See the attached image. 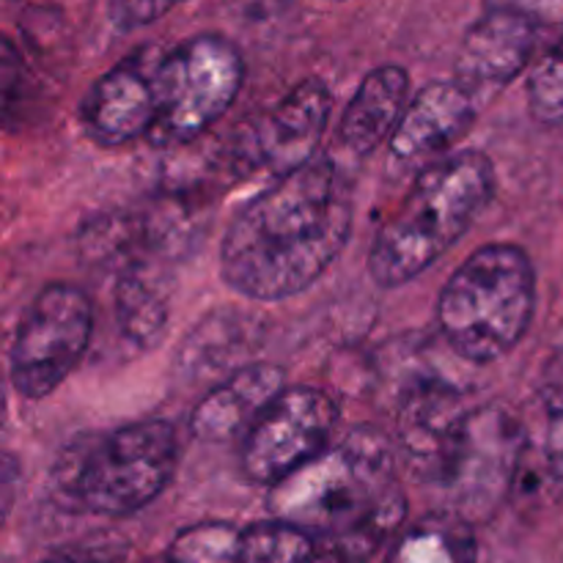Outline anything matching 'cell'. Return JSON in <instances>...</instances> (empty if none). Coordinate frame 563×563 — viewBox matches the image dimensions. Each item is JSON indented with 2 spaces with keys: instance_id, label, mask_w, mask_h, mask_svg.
I'll use <instances>...</instances> for the list:
<instances>
[{
  "instance_id": "6da1fadb",
  "label": "cell",
  "mask_w": 563,
  "mask_h": 563,
  "mask_svg": "<svg viewBox=\"0 0 563 563\" xmlns=\"http://www.w3.org/2000/svg\"><path fill=\"white\" fill-rule=\"evenodd\" d=\"M352 223L355 201L339 165L313 157L236 212L220 245V275L247 300L295 297L344 253Z\"/></svg>"
},
{
  "instance_id": "7a4b0ae2",
  "label": "cell",
  "mask_w": 563,
  "mask_h": 563,
  "mask_svg": "<svg viewBox=\"0 0 563 563\" xmlns=\"http://www.w3.org/2000/svg\"><path fill=\"white\" fill-rule=\"evenodd\" d=\"M267 506L273 517L333 539L335 550L363 563L407 515L394 440L374 427H355L269 487Z\"/></svg>"
},
{
  "instance_id": "3957f363",
  "label": "cell",
  "mask_w": 563,
  "mask_h": 563,
  "mask_svg": "<svg viewBox=\"0 0 563 563\" xmlns=\"http://www.w3.org/2000/svg\"><path fill=\"white\" fill-rule=\"evenodd\" d=\"M495 165L476 148L445 154L412 181L368 251V275L396 289L427 273L467 234L495 196Z\"/></svg>"
},
{
  "instance_id": "277c9868",
  "label": "cell",
  "mask_w": 563,
  "mask_h": 563,
  "mask_svg": "<svg viewBox=\"0 0 563 563\" xmlns=\"http://www.w3.org/2000/svg\"><path fill=\"white\" fill-rule=\"evenodd\" d=\"M533 311V262L511 242H493L473 251L438 297V324L445 344L476 366L509 355L531 330Z\"/></svg>"
},
{
  "instance_id": "5b68a950",
  "label": "cell",
  "mask_w": 563,
  "mask_h": 563,
  "mask_svg": "<svg viewBox=\"0 0 563 563\" xmlns=\"http://www.w3.org/2000/svg\"><path fill=\"white\" fill-rule=\"evenodd\" d=\"M179 467V438L168 421L126 423L69 460L66 498L88 515L126 517L163 495Z\"/></svg>"
},
{
  "instance_id": "8992f818",
  "label": "cell",
  "mask_w": 563,
  "mask_h": 563,
  "mask_svg": "<svg viewBox=\"0 0 563 563\" xmlns=\"http://www.w3.org/2000/svg\"><path fill=\"white\" fill-rule=\"evenodd\" d=\"M157 115L146 141L179 148L218 124L240 97L245 60L240 47L218 33H201L176 44L152 66Z\"/></svg>"
},
{
  "instance_id": "52a82bcc",
  "label": "cell",
  "mask_w": 563,
  "mask_h": 563,
  "mask_svg": "<svg viewBox=\"0 0 563 563\" xmlns=\"http://www.w3.org/2000/svg\"><path fill=\"white\" fill-rule=\"evenodd\" d=\"M93 308L86 291L49 284L33 297L16 324L9 352L11 388L38 401L66 383L91 346Z\"/></svg>"
},
{
  "instance_id": "ba28073f",
  "label": "cell",
  "mask_w": 563,
  "mask_h": 563,
  "mask_svg": "<svg viewBox=\"0 0 563 563\" xmlns=\"http://www.w3.org/2000/svg\"><path fill=\"white\" fill-rule=\"evenodd\" d=\"M339 427V407L319 388H289L256 418L242 440L240 465L253 484L275 487L317 460Z\"/></svg>"
},
{
  "instance_id": "9c48e42d",
  "label": "cell",
  "mask_w": 563,
  "mask_h": 563,
  "mask_svg": "<svg viewBox=\"0 0 563 563\" xmlns=\"http://www.w3.org/2000/svg\"><path fill=\"white\" fill-rule=\"evenodd\" d=\"M333 93L317 77L297 82L280 102L247 121L231 143L234 174L267 170L275 179L313 159L328 130Z\"/></svg>"
},
{
  "instance_id": "30bf717a",
  "label": "cell",
  "mask_w": 563,
  "mask_h": 563,
  "mask_svg": "<svg viewBox=\"0 0 563 563\" xmlns=\"http://www.w3.org/2000/svg\"><path fill=\"white\" fill-rule=\"evenodd\" d=\"M465 396L445 383H418L396 412V460L418 482L445 487L454 476L473 421Z\"/></svg>"
},
{
  "instance_id": "8fae6325",
  "label": "cell",
  "mask_w": 563,
  "mask_h": 563,
  "mask_svg": "<svg viewBox=\"0 0 563 563\" xmlns=\"http://www.w3.org/2000/svg\"><path fill=\"white\" fill-rule=\"evenodd\" d=\"M563 500V388L548 385L517 416L509 504L526 520Z\"/></svg>"
},
{
  "instance_id": "7c38bea8",
  "label": "cell",
  "mask_w": 563,
  "mask_h": 563,
  "mask_svg": "<svg viewBox=\"0 0 563 563\" xmlns=\"http://www.w3.org/2000/svg\"><path fill=\"white\" fill-rule=\"evenodd\" d=\"M473 121L476 93L465 82H429L410 99L390 135V159L399 165L434 163L471 132Z\"/></svg>"
},
{
  "instance_id": "4fadbf2b",
  "label": "cell",
  "mask_w": 563,
  "mask_h": 563,
  "mask_svg": "<svg viewBox=\"0 0 563 563\" xmlns=\"http://www.w3.org/2000/svg\"><path fill=\"white\" fill-rule=\"evenodd\" d=\"M157 115L152 69L141 60H121L104 71L80 104L82 132L102 148H119L135 137H146Z\"/></svg>"
},
{
  "instance_id": "5bb4252c",
  "label": "cell",
  "mask_w": 563,
  "mask_h": 563,
  "mask_svg": "<svg viewBox=\"0 0 563 563\" xmlns=\"http://www.w3.org/2000/svg\"><path fill=\"white\" fill-rule=\"evenodd\" d=\"M537 33L539 27L515 11L487 9L462 36L456 80L473 93L484 86H506L531 64Z\"/></svg>"
},
{
  "instance_id": "9a60e30c",
  "label": "cell",
  "mask_w": 563,
  "mask_h": 563,
  "mask_svg": "<svg viewBox=\"0 0 563 563\" xmlns=\"http://www.w3.org/2000/svg\"><path fill=\"white\" fill-rule=\"evenodd\" d=\"M284 372L273 363H251L214 385L196 405L190 416L192 438L203 443H225L242 429H251L256 418L284 394Z\"/></svg>"
},
{
  "instance_id": "2e32d148",
  "label": "cell",
  "mask_w": 563,
  "mask_h": 563,
  "mask_svg": "<svg viewBox=\"0 0 563 563\" xmlns=\"http://www.w3.org/2000/svg\"><path fill=\"white\" fill-rule=\"evenodd\" d=\"M410 104V75L401 66L368 71L346 104L339 124V141L346 152L368 157L379 143L390 141Z\"/></svg>"
},
{
  "instance_id": "e0dca14e",
  "label": "cell",
  "mask_w": 563,
  "mask_h": 563,
  "mask_svg": "<svg viewBox=\"0 0 563 563\" xmlns=\"http://www.w3.org/2000/svg\"><path fill=\"white\" fill-rule=\"evenodd\" d=\"M113 300L115 322L130 344L148 350L163 339L170 313L168 289H165V280L154 273L152 264L143 262L121 269Z\"/></svg>"
},
{
  "instance_id": "ac0fdd59",
  "label": "cell",
  "mask_w": 563,
  "mask_h": 563,
  "mask_svg": "<svg viewBox=\"0 0 563 563\" xmlns=\"http://www.w3.org/2000/svg\"><path fill=\"white\" fill-rule=\"evenodd\" d=\"M478 544L467 517L434 511L396 537L385 563H476Z\"/></svg>"
},
{
  "instance_id": "d6986e66",
  "label": "cell",
  "mask_w": 563,
  "mask_h": 563,
  "mask_svg": "<svg viewBox=\"0 0 563 563\" xmlns=\"http://www.w3.org/2000/svg\"><path fill=\"white\" fill-rule=\"evenodd\" d=\"M313 555V533L273 517L242 531L236 563H306Z\"/></svg>"
},
{
  "instance_id": "ffe728a7",
  "label": "cell",
  "mask_w": 563,
  "mask_h": 563,
  "mask_svg": "<svg viewBox=\"0 0 563 563\" xmlns=\"http://www.w3.org/2000/svg\"><path fill=\"white\" fill-rule=\"evenodd\" d=\"M240 537L229 522H201L181 531L159 563H236Z\"/></svg>"
},
{
  "instance_id": "44dd1931",
  "label": "cell",
  "mask_w": 563,
  "mask_h": 563,
  "mask_svg": "<svg viewBox=\"0 0 563 563\" xmlns=\"http://www.w3.org/2000/svg\"><path fill=\"white\" fill-rule=\"evenodd\" d=\"M528 110L544 126L563 124V38L528 75Z\"/></svg>"
},
{
  "instance_id": "7402d4cb",
  "label": "cell",
  "mask_w": 563,
  "mask_h": 563,
  "mask_svg": "<svg viewBox=\"0 0 563 563\" xmlns=\"http://www.w3.org/2000/svg\"><path fill=\"white\" fill-rule=\"evenodd\" d=\"M179 3L185 0H110L108 14L119 31H135V27L152 25Z\"/></svg>"
},
{
  "instance_id": "603a6c76",
  "label": "cell",
  "mask_w": 563,
  "mask_h": 563,
  "mask_svg": "<svg viewBox=\"0 0 563 563\" xmlns=\"http://www.w3.org/2000/svg\"><path fill=\"white\" fill-rule=\"evenodd\" d=\"M124 561V544L113 539H91V542H77L58 550L42 563H121Z\"/></svg>"
},
{
  "instance_id": "cb8c5ba5",
  "label": "cell",
  "mask_w": 563,
  "mask_h": 563,
  "mask_svg": "<svg viewBox=\"0 0 563 563\" xmlns=\"http://www.w3.org/2000/svg\"><path fill=\"white\" fill-rule=\"evenodd\" d=\"M487 9L515 11L537 27L563 25V0H487Z\"/></svg>"
},
{
  "instance_id": "d4e9b609",
  "label": "cell",
  "mask_w": 563,
  "mask_h": 563,
  "mask_svg": "<svg viewBox=\"0 0 563 563\" xmlns=\"http://www.w3.org/2000/svg\"><path fill=\"white\" fill-rule=\"evenodd\" d=\"M306 563H361V561H355V559H350V555H344L341 553V550H328V553H322V555H313L311 561H306Z\"/></svg>"
}]
</instances>
